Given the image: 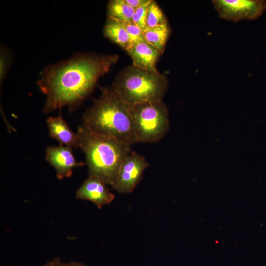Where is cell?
Listing matches in <instances>:
<instances>
[{
  "mask_svg": "<svg viewBox=\"0 0 266 266\" xmlns=\"http://www.w3.org/2000/svg\"><path fill=\"white\" fill-rule=\"evenodd\" d=\"M117 54L77 53L46 66L37 85L46 97L43 112L62 107L73 112L90 95L99 79L119 60Z\"/></svg>",
  "mask_w": 266,
  "mask_h": 266,
  "instance_id": "1",
  "label": "cell"
},
{
  "mask_svg": "<svg viewBox=\"0 0 266 266\" xmlns=\"http://www.w3.org/2000/svg\"><path fill=\"white\" fill-rule=\"evenodd\" d=\"M101 90L100 97L84 112L82 124L92 131L128 145L137 143L129 106L111 87L101 88Z\"/></svg>",
  "mask_w": 266,
  "mask_h": 266,
  "instance_id": "2",
  "label": "cell"
},
{
  "mask_svg": "<svg viewBox=\"0 0 266 266\" xmlns=\"http://www.w3.org/2000/svg\"><path fill=\"white\" fill-rule=\"evenodd\" d=\"M79 147L84 153L89 175L97 176L112 187L120 166L132 151L131 145L97 133L83 124L77 132Z\"/></svg>",
  "mask_w": 266,
  "mask_h": 266,
  "instance_id": "3",
  "label": "cell"
},
{
  "mask_svg": "<svg viewBox=\"0 0 266 266\" xmlns=\"http://www.w3.org/2000/svg\"><path fill=\"white\" fill-rule=\"evenodd\" d=\"M112 89L128 106L162 101L168 88L167 77L159 71L145 70L131 65L123 69Z\"/></svg>",
  "mask_w": 266,
  "mask_h": 266,
  "instance_id": "4",
  "label": "cell"
},
{
  "mask_svg": "<svg viewBox=\"0 0 266 266\" xmlns=\"http://www.w3.org/2000/svg\"><path fill=\"white\" fill-rule=\"evenodd\" d=\"M129 109L137 143L157 142L167 133L169 112L163 100L129 106Z\"/></svg>",
  "mask_w": 266,
  "mask_h": 266,
  "instance_id": "5",
  "label": "cell"
},
{
  "mask_svg": "<svg viewBox=\"0 0 266 266\" xmlns=\"http://www.w3.org/2000/svg\"><path fill=\"white\" fill-rule=\"evenodd\" d=\"M212 3L221 18L234 22L255 19L266 8L264 0H213Z\"/></svg>",
  "mask_w": 266,
  "mask_h": 266,
  "instance_id": "6",
  "label": "cell"
},
{
  "mask_svg": "<svg viewBox=\"0 0 266 266\" xmlns=\"http://www.w3.org/2000/svg\"><path fill=\"white\" fill-rule=\"evenodd\" d=\"M149 166L143 155L134 151H131L123 161L112 187L119 193L131 192L139 183L144 170Z\"/></svg>",
  "mask_w": 266,
  "mask_h": 266,
  "instance_id": "7",
  "label": "cell"
},
{
  "mask_svg": "<svg viewBox=\"0 0 266 266\" xmlns=\"http://www.w3.org/2000/svg\"><path fill=\"white\" fill-rule=\"evenodd\" d=\"M45 159L54 168L57 177L60 180L69 177L74 169L84 165L76 159L72 148L61 144L48 146Z\"/></svg>",
  "mask_w": 266,
  "mask_h": 266,
  "instance_id": "8",
  "label": "cell"
},
{
  "mask_svg": "<svg viewBox=\"0 0 266 266\" xmlns=\"http://www.w3.org/2000/svg\"><path fill=\"white\" fill-rule=\"evenodd\" d=\"M107 185L101 178L89 175L77 191L76 198L90 201L100 209L111 203L115 198Z\"/></svg>",
  "mask_w": 266,
  "mask_h": 266,
  "instance_id": "9",
  "label": "cell"
},
{
  "mask_svg": "<svg viewBox=\"0 0 266 266\" xmlns=\"http://www.w3.org/2000/svg\"><path fill=\"white\" fill-rule=\"evenodd\" d=\"M126 51L135 66L151 72L158 71L156 64L162 53L145 40L133 43Z\"/></svg>",
  "mask_w": 266,
  "mask_h": 266,
  "instance_id": "10",
  "label": "cell"
},
{
  "mask_svg": "<svg viewBox=\"0 0 266 266\" xmlns=\"http://www.w3.org/2000/svg\"><path fill=\"white\" fill-rule=\"evenodd\" d=\"M46 123L50 137L57 140L61 145L72 148L79 147L77 133L71 129L61 115L48 117Z\"/></svg>",
  "mask_w": 266,
  "mask_h": 266,
  "instance_id": "11",
  "label": "cell"
},
{
  "mask_svg": "<svg viewBox=\"0 0 266 266\" xmlns=\"http://www.w3.org/2000/svg\"><path fill=\"white\" fill-rule=\"evenodd\" d=\"M104 35L127 51L131 45L129 34L123 22L108 16L103 29Z\"/></svg>",
  "mask_w": 266,
  "mask_h": 266,
  "instance_id": "12",
  "label": "cell"
},
{
  "mask_svg": "<svg viewBox=\"0 0 266 266\" xmlns=\"http://www.w3.org/2000/svg\"><path fill=\"white\" fill-rule=\"evenodd\" d=\"M142 32L145 40L163 53L171 33L168 23L153 27H146Z\"/></svg>",
  "mask_w": 266,
  "mask_h": 266,
  "instance_id": "13",
  "label": "cell"
},
{
  "mask_svg": "<svg viewBox=\"0 0 266 266\" xmlns=\"http://www.w3.org/2000/svg\"><path fill=\"white\" fill-rule=\"evenodd\" d=\"M134 9L128 5L124 0H112L107 5L108 16L123 22H133Z\"/></svg>",
  "mask_w": 266,
  "mask_h": 266,
  "instance_id": "14",
  "label": "cell"
},
{
  "mask_svg": "<svg viewBox=\"0 0 266 266\" xmlns=\"http://www.w3.org/2000/svg\"><path fill=\"white\" fill-rule=\"evenodd\" d=\"M168 23L167 18L157 2L151 0L147 9L146 27H153Z\"/></svg>",
  "mask_w": 266,
  "mask_h": 266,
  "instance_id": "15",
  "label": "cell"
},
{
  "mask_svg": "<svg viewBox=\"0 0 266 266\" xmlns=\"http://www.w3.org/2000/svg\"><path fill=\"white\" fill-rule=\"evenodd\" d=\"M123 24L129 34L131 45L135 42L145 40L142 30L138 26L133 22H123Z\"/></svg>",
  "mask_w": 266,
  "mask_h": 266,
  "instance_id": "16",
  "label": "cell"
},
{
  "mask_svg": "<svg viewBox=\"0 0 266 266\" xmlns=\"http://www.w3.org/2000/svg\"><path fill=\"white\" fill-rule=\"evenodd\" d=\"M150 3L134 10L133 17V22L138 26L142 31L146 27L147 12Z\"/></svg>",
  "mask_w": 266,
  "mask_h": 266,
  "instance_id": "17",
  "label": "cell"
},
{
  "mask_svg": "<svg viewBox=\"0 0 266 266\" xmlns=\"http://www.w3.org/2000/svg\"><path fill=\"white\" fill-rule=\"evenodd\" d=\"M8 59L6 54L4 53L3 49L0 50V85L2 83L6 76L7 66Z\"/></svg>",
  "mask_w": 266,
  "mask_h": 266,
  "instance_id": "18",
  "label": "cell"
},
{
  "mask_svg": "<svg viewBox=\"0 0 266 266\" xmlns=\"http://www.w3.org/2000/svg\"><path fill=\"white\" fill-rule=\"evenodd\" d=\"M125 2L133 9L150 2L151 0H124Z\"/></svg>",
  "mask_w": 266,
  "mask_h": 266,
  "instance_id": "19",
  "label": "cell"
},
{
  "mask_svg": "<svg viewBox=\"0 0 266 266\" xmlns=\"http://www.w3.org/2000/svg\"><path fill=\"white\" fill-rule=\"evenodd\" d=\"M61 259L58 257H56L51 260L48 261L43 266H61Z\"/></svg>",
  "mask_w": 266,
  "mask_h": 266,
  "instance_id": "20",
  "label": "cell"
},
{
  "mask_svg": "<svg viewBox=\"0 0 266 266\" xmlns=\"http://www.w3.org/2000/svg\"><path fill=\"white\" fill-rule=\"evenodd\" d=\"M61 266H87L86 265L78 262H71L69 263H62Z\"/></svg>",
  "mask_w": 266,
  "mask_h": 266,
  "instance_id": "21",
  "label": "cell"
}]
</instances>
